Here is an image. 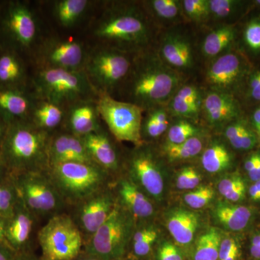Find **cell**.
I'll return each instance as SVG.
<instances>
[{"instance_id": "1", "label": "cell", "mask_w": 260, "mask_h": 260, "mask_svg": "<svg viewBox=\"0 0 260 260\" xmlns=\"http://www.w3.org/2000/svg\"><path fill=\"white\" fill-rule=\"evenodd\" d=\"M88 26L95 44L133 55L150 50L153 39L154 23L141 2H104Z\"/></svg>"}, {"instance_id": "2", "label": "cell", "mask_w": 260, "mask_h": 260, "mask_svg": "<svg viewBox=\"0 0 260 260\" xmlns=\"http://www.w3.org/2000/svg\"><path fill=\"white\" fill-rule=\"evenodd\" d=\"M181 83L180 74L150 49L134 56L129 74L116 93V99L135 104L145 112L167 105Z\"/></svg>"}, {"instance_id": "3", "label": "cell", "mask_w": 260, "mask_h": 260, "mask_svg": "<svg viewBox=\"0 0 260 260\" xmlns=\"http://www.w3.org/2000/svg\"><path fill=\"white\" fill-rule=\"evenodd\" d=\"M51 135L29 120L10 123L0 154V164L11 175L49 171Z\"/></svg>"}, {"instance_id": "4", "label": "cell", "mask_w": 260, "mask_h": 260, "mask_svg": "<svg viewBox=\"0 0 260 260\" xmlns=\"http://www.w3.org/2000/svg\"><path fill=\"white\" fill-rule=\"evenodd\" d=\"M37 13L27 2L0 3V46L31 57L41 41Z\"/></svg>"}, {"instance_id": "5", "label": "cell", "mask_w": 260, "mask_h": 260, "mask_svg": "<svg viewBox=\"0 0 260 260\" xmlns=\"http://www.w3.org/2000/svg\"><path fill=\"white\" fill-rule=\"evenodd\" d=\"M30 88L36 97L65 108L79 101L95 99L98 94L83 70L37 69Z\"/></svg>"}, {"instance_id": "6", "label": "cell", "mask_w": 260, "mask_h": 260, "mask_svg": "<svg viewBox=\"0 0 260 260\" xmlns=\"http://www.w3.org/2000/svg\"><path fill=\"white\" fill-rule=\"evenodd\" d=\"M134 56L102 44L89 47L83 71L97 94L116 96L129 74Z\"/></svg>"}, {"instance_id": "7", "label": "cell", "mask_w": 260, "mask_h": 260, "mask_svg": "<svg viewBox=\"0 0 260 260\" xmlns=\"http://www.w3.org/2000/svg\"><path fill=\"white\" fill-rule=\"evenodd\" d=\"M49 174L68 207L104 188L114 178L95 164L68 162L49 168Z\"/></svg>"}, {"instance_id": "8", "label": "cell", "mask_w": 260, "mask_h": 260, "mask_svg": "<svg viewBox=\"0 0 260 260\" xmlns=\"http://www.w3.org/2000/svg\"><path fill=\"white\" fill-rule=\"evenodd\" d=\"M136 220L119 203L105 223L84 244L83 251L100 260L127 256Z\"/></svg>"}, {"instance_id": "9", "label": "cell", "mask_w": 260, "mask_h": 260, "mask_svg": "<svg viewBox=\"0 0 260 260\" xmlns=\"http://www.w3.org/2000/svg\"><path fill=\"white\" fill-rule=\"evenodd\" d=\"M122 174L154 203L164 200L167 192V174L160 155L151 144L137 145L124 153Z\"/></svg>"}, {"instance_id": "10", "label": "cell", "mask_w": 260, "mask_h": 260, "mask_svg": "<svg viewBox=\"0 0 260 260\" xmlns=\"http://www.w3.org/2000/svg\"><path fill=\"white\" fill-rule=\"evenodd\" d=\"M11 176L24 205L41 222L67 213L68 205L51 180L49 171Z\"/></svg>"}, {"instance_id": "11", "label": "cell", "mask_w": 260, "mask_h": 260, "mask_svg": "<svg viewBox=\"0 0 260 260\" xmlns=\"http://www.w3.org/2000/svg\"><path fill=\"white\" fill-rule=\"evenodd\" d=\"M37 242L42 260H72L83 250V236L70 215H56L41 226Z\"/></svg>"}, {"instance_id": "12", "label": "cell", "mask_w": 260, "mask_h": 260, "mask_svg": "<svg viewBox=\"0 0 260 260\" xmlns=\"http://www.w3.org/2000/svg\"><path fill=\"white\" fill-rule=\"evenodd\" d=\"M98 109L106 127L116 141L128 142L135 146L143 144L141 124L144 111L138 106L107 94H98Z\"/></svg>"}, {"instance_id": "13", "label": "cell", "mask_w": 260, "mask_h": 260, "mask_svg": "<svg viewBox=\"0 0 260 260\" xmlns=\"http://www.w3.org/2000/svg\"><path fill=\"white\" fill-rule=\"evenodd\" d=\"M89 47L80 41L50 37L43 39L31 56L37 69L83 70Z\"/></svg>"}, {"instance_id": "14", "label": "cell", "mask_w": 260, "mask_h": 260, "mask_svg": "<svg viewBox=\"0 0 260 260\" xmlns=\"http://www.w3.org/2000/svg\"><path fill=\"white\" fill-rule=\"evenodd\" d=\"M117 203L112 184L68 207L67 213L81 233L84 244L105 223Z\"/></svg>"}, {"instance_id": "15", "label": "cell", "mask_w": 260, "mask_h": 260, "mask_svg": "<svg viewBox=\"0 0 260 260\" xmlns=\"http://www.w3.org/2000/svg\"><path fill=\"white\" fill-rule=\"evenodd\" d=\"M41 223L19 198L13 214L6 219L5 242L16 253L32 251Z\"/></svg>"}, {"instance_id": "16", "label": "cell", "mask_w": 260, "mask_h": 260, "mask_svg": "<svg viewBox=\"0 0 260 260\" xmlns=\"http://www.w3.org/2000/svg\"><path fill=\"white\" fill-rule=\"evenodd\" d=\"M81 139L94 164L102 168L114 179L122 174L124 153L119 151L115 138L105 126L82 137Z\"/></svg>"}, {"instance_id": "17", "label": "cell", "mask_w": 260, "mask_h": 260, "mask_svg": "<svg viewBox=\"0 0 260 260\" xmlns=\"http://www.w3.org/2000/svg\"><path fill=\"white\" fill-rule=\"evenodd\" d=\"M113 188L118 203L132 214L136 223L153 220L156 214L155 203L125 174L114 179Z\"/></svg>"}, {"instance_id": "18", "label": "cell", "mask_w": 260, "mask_h": 260, "mask_svg": "<svg viewBox=\"0 0 260 260\" xmlns=\"http://www.w3.org/2000/svg\"><path fill=\"white\" fill-rule=\"evenodd\" d=\"M157 54L162 62L179 73L194 67V52L191 41L175 30L164 34Z\"/></svg>"}, {"instance_id": "19", "label": "cell", "mask_w": 260, "mask_h": 260, "mask_svg": "<svg viewBox=\"0 0 260 260\" xmlns=\"http://www.w3.org/2000/svg\"><path fill=\"white\" fill-rule=\"evenodd\" d=\"M165 222L173 240L187 256L201 225L200 214L188 208L176 207L168 210Z\"/></svg>"}, {"instance_id": "20", "label": "cell", "mask_w": 260, "mask_h": 260, "mask_svg": "<svg viewBox=\"0 0 260 260\" xmlns=\"http://www.w3.org/2000/svg\"><path fill=\"white\" fill-rule=\"evenodd\" d=\"M96 98L79 101L67 107L61 129L82 138L104 126Z\"/></svg>"}, {"instance_id": "21", "label": "cell", "mask_w": 260, "mask_h": 260, "mask_svg": "<svg viewBox=\"0 0 260 260\" xmlns=\"http://www.w3.org/2000/svg\"><path fill=\"white\" fill-rule=\"evenodd\" d=\"M49 162V168L68 162L94 164L81 138L61 129L51 135Z\"/></svg>"}, {"instance_id": "22", "label": "cell", "mask_w": 260, "mask_h": 260, "mask_svg": "<svg viewBox=\"0 0 260 260\" xmlns=\"http://www.w3.org/2000/svg\"><path fill=\"white\" fill-rule=\"evenodd\" d=\"M242 75L243 64L239 56L234 53H225L211 63L207 71L206 81L213 90L231 94Z\"/></svg>"}, {"instance_id": "23", "label": "cell", "mask_w": 260, "mask_h": 260, "mask_svg": "<svg viewBox=\"0 0 260 260\" xmlns=\"http://www.w3.org/2000/svg\"><path fill=\"white\" fill-rule=\"evenodd\" d=\"M31 88L0 85V117L8 124L15 121L28 120L35 103Z\"/></svg>"}, {"instance_id": "24", "label": "cell", "mask_w": 260, "mask_h": 260, "mask_svg": "<svg viewBox=\"0 0 260 260\" xmlns=\"http://www.w3.org/2000/svg\"><path fill=\"white\" fill-rule=\"evenodd\" d=\"M202 111L210 125L215 127L229 124L240 114L239 104L232 94L215 90L205 95Z\"/></svg>"}, {"instance_id": "25", "label": "cell", "mask_w": 260, "mask_h": 260, "mask_svg": "<svg viewBox=\"0 0 260 260\" xmlns=\"http://www.w3.org/2000/svg\"><path fill=\"white\" fill-rule=\"evenodd\" d=\"M30 83L25 57L13 49L0 46V85L30 88Z\"/></svg>"}, {"instance_id": "26", "label": "cell", "mask_w": 260, "mask_h": 260, "mask_svg": "<svg viewBox=\"0 0 260 260\" xmlns=\"http://www.w3.org/2000/svg\"><path fill=\"white\" fill-rule=\"evenodd\" d=\"M212 213L215 223L232 232L245 230L254 218V210L251 208L225 200L217 202Z\"/></svg>"}, {"instance_id": "27", "label": "cell", "mask_w": 260, "mask_h": 260, "mask_svg": "<svg viewBox=\"0 0 260 260\" xmlns=\"http://www.w3.org/2000/svg\"><path fill=\"white\" fill-rule=\"evenodd\" d=\"M160 240V230L153 220L136 223L127 257L133 260L151 259L154 248Z\"/></svg>"}, {"instance_id": "28", "label": "cell", "mask_w": 260, "mask_h": 260, "mask_svg": "<svg viewBox=\"0 0 260 260\" xmlns=\"http://www.w3.org/2000/svg\"><path fill=\"white\" fill-rule=\"evenodd\" d=\"M65 111V108L55 103L36 97L28 120L39 129L52 134L62 127Z\"/></svg>"}, {"instance_id": "29", "label": "cell", "mask_w": 260, "mask_h": 260, "mask_svg": "<svg viewBox=\"0 0 260 260\" xmlns=\"http://www.w3.org/2000/svg\"><path fill=\"white\" fill-rule=\"evenodd\" d=\"M93 3L90 0L53 1V17L62 28H74L88 15Z\"/></svg>"}, {"instance_id": "30", "label": "cell", "mask_w": 260, "mask_h": 260, "mask_svg": "<svg viewBox=\"0 0 260 260\" xmlns=\"http://www.w3.org/2000/svg\"><path fill=\"white\" fill-rule=\"evenodd\" d=\"M141 124L143 143L151 144V142L167 133L170 127V112L167 105L159 106L145 111Z\"/></svg>"}, {"instance_id": "31", "label": "cell", "mask_w": 260, "mask_h": 260, "mask_svg": "<svg viewBox=\"0 0 260 260\" xmlns=\"http://www.w3.org/2000/svg\"><path fill=\"white\" fill-rule=\"evenodd\" d=\"M233 155L225 144L219 140H213L205 146L200 157V162L205 172L209 174H220L232 167Z\"/></svg>"}, {"instance_id": "32", "label": "cell", "mask_w": 260, "mask_h": 260, "mask_svg": "<svg viewBox=\"0 0 260 260\" xmlns=\"http://www.w3.org/2000/svg\"><path fill=\"white\" fill-rule=\"evenodd\" d=\"M143 8L153 20L160 23L175 24L186 18L182 1L179 0H149L141 2Z\"/></svg>"}, {"instance_id": "33", "label": "cell", "mask_w": 260, "mask_h": 260, "mask_svg": "<svg viewBox=\"0 0 260 260\" xmlns=\"http://www.w3.org/2000/svg\"><path fill=\"white\" fill-rule=\"evenodd\" d=\"M222 238L218 229L209 228L196 239L189 251L187 260H218Z\"/></svg>"}, {"instance_id": "34", "label": "cell", "mask_w": 260, "mask_h": 260, "mask_svg": "<svg viewBox=\"0 0 260 260\" xmlns=\"http://www.w3.org/2000/svg\"><path fill=\"white\" fill-rule=\"evenodd\" d=\"M235 30L232 25H222L209 32L202 44V52L208 59L217 58L232 45Z\"/></svg>"}, {"instance_id": "35", "label": "cell", "mask_w": 260, "mask_h": 260, "mask_svg": "<svg viewBox=\"0 0 260 260\" xmlns=\"http://www.w3.org/2000/svg\"><path fill=\"white\" fill-rule=\"evenodd\" d=\"M205 148L204 138L203 135H199L180 144L165 143L162 147V153L169 162H182L198 156L203 153Z\"/></svg>"}, {"instance_id": "36", "label": "cell", "mask_w": 260, "mask_h": 260, "mask_svg": "<svg viewBox=\"0 0 260 260\" xmlns=\"http://www.w3.org/2000/svg\"><path fill=\"white\" fill-rule=\"evenodd\" d=\"M224 136L233 148L242 151L250 150L257 144L255 133L242 121H233L228 124Z\"/></svg>"}, {"instance_id": "37", "label": "cell", "mask_w": 260, "mask_h": 260, "mask_svg": "<svg viewBox=\"0 0 260 260\" xmlns=\"http://www.w3.org/2000/svg\"><path fill=\"white\" fill-rule=\"evenodd\" d=\"M217 189L224 200L230 203L237 204L245 199V181L239 174H230L220 179L217 184Z\"/></svg>"}, {"instance_id": "38", "label": "cell", "mask_w": 260, "mask_h": 260, "mask_svg": "<svg viewBox=\"0 0 260 260\" xmlns=\"http://www.w3.org/2000/svg\"><path fill=\"white\" fill-rule=\"evenodd\" d=\"M19 198L18 189L10 174L0 184V213L3 218L8 219L13 214Z\"/></svg>"}, {"instance_id": "39", "label": "cell", "mask_w": 260, "mask_h": 260, "mask_svg": "<svg viewBox=\"0 0 260 260\" xmlns=\"http://www.w3.org/2000/svg\"><path fill=\"white\" fill-rule=\"evenodd\" d=\"M199 135H201V130L198 126L187 119H181L170 126L168 129L166 143L180 144Z\"/></svg>"}, {"instance_id": "40", "label": "cell", "mask_w": 260, "mask_h": 260, "mask_svg": "<svg viewBox=\"0 0 260 260\" xmlns=\"http://www.w3.org/2000/svg\"><path fill=\"white\" fill-rule=\"evenodd\" d=\"M215 189L211 185H200L194 190L186 192L183 197L189 209H203L211 204L215 198Z\"/></svg>"}, {"instance_id": "41", "label": "cell", "mask_w": 260, "mask_h": 260, "mask_svg": "<svg viewBox=\"0 0 260 260\" xmlns=\"http://www.w3.org/2000/svg\"><path fill=\"white\" fill-rule=\"evenodd\" d=\"M168 109L172 116L189 121L198 119L202 112L201 109L191 105L190 103L176 93L169 102Z\"/></svg>"}, {"instance_id": "42", "label": "cell", "mask_w": 260, "mask_h": 260, "mask_svg": "<svg viewBox=\"0 0 260 260\" xmlns=\"http://www.w3.org/2000/svg\"><path fill=\"white\" fill-rule=\"evenodd\" d=\"M152 260H187L186 253L174 242L160 240L154 248Z\"/></svg>"}, {"instance_id": "43", "label": "cell", "mask_w": 260, "mask_h": 260, "mask_svg": "<svg viewBox=\"0 0 260 260\" xmlns=\"http://www.w3.org/2000/svg\"><path fill=\"white\" fill-rule=\"evenodd\" d=\"M182 7L186 18L195 23H203L210 17L209 0H184Z\"/></svg>"}, {"instance_id": "44", "label": "cell", "mask_w": 260, "mask_h": 260, "mask_svg": "<svg viewBox=\"0 0 260 260\" xmlns=\"http://www.w3.org/2000/svg\"><path fill=\"white\" fill-rule=\"evenodd\" d=\"M203 176L195 167L182 168L177 172L175 185L180 191H191L200 186Z\"/></svg>"}, {"instance_id": "45", "label": "cell", "mask_w": 260, "mask_h": 260, "mask_svg": "<svg viewBox=\"0 0 260 260\" xmlns=\"http://www.w3.org/2000/svg\"><path fill=\"white\" fill-rule=\"evenodd\" d=\"M240 2L236 0H209L210 16L217 20H223L237 11Z\"/></svg>"}, {"instance_id": "46", "label": "cell", "mask_w": 260, "mask_h": 260, "mask_svg": "<svg viewBox=\"0 0 260 260\" xmlns=\"http://www.w3.org/2000/svg\"><path fill=\"white\" fill-rule=\"evenodd\" d=\"M242 249L239 241L234 237L222 238L218 260H240Z\"/></svg>"}, {"instance_id": "47", "label": "cell", "mask_w": 260, "mask_h": 260, "mask_svg": "<svg viewBox=\"0 0 260 260\" xmlns=\"http://www.w3.org/2000/svg\"><path fill=\"white\" fill-rule=\"evenodd\" d=\"M244 40L251 51L260 52V19H253L246 25Z\"/></svg>"}, {"instance_id": "48", "label": "cell", "mask_w": 260, "mask_h": 260, "mask_svg": "<svg viewBox=\"0 0 260 260\" xmlns=\"http://www.w3.org/2000/svg\"><path fill=\"white\" fill-rule=\"evenodd\" d=\"M176 94L190 103L191 105L199 108L202 110L203 95L200 93V90L198 87L194 85H191V84L190 85H181Z\"/></svg>"}, {"instance_id": "49", "label": "cell", "mask_w": 260, "mask_h": 260, "mask_svg": "<svg viewBox=\"0 0 260 260\" xmlns=\"http://www.w3.org/2000/svg\"><path fill=\"white\" fill-rule=\"evenodd\" d=\"M249 93L254 100L260 102V70L256 72L251 78Z\"/></svg>"}, {"instance_id": "50", "label": "cell", "mask_w": 260, "mask_h": 260, "mask_svg": "<svg viewBox=\"0 0 260 260\" xmlns=\"http://www.w3.org/2000/svg\"><path fill=\"white\" fill-rule=\"evenodd\" d=\"M249 253L253 259L260 260V233H256L251 237Z\"/></svg>"}, {"instance_id": "51", "label": "cell", "mask_w": 260, "mask_h": 260, "mask_svg": "<svg viewBox=\"0 0 260 260\" xmlns=\"http://www.w3.org/2000/svg\"><path fill=\"white\" fill-rule=\"evenodd\" d=\"M17 253L7 244H0V260H13Z\"/></svg>"}, {"instance_id": "52", "label": "cell", "mask_w": 260, "mask_h": 260, "mask_svg": "<svg viewBox=\"0 0 260 260\" xmlns=\"http://www.w3.org/2000/svg\"><path fill=\"white\" fill-rule=\"evenodd\" d=\"M8 123L0 117V154H1L2 148L4 143L5 136L8 128Z\"/></svg>"}, {"instance_id": "53", "label": "cell", "mask_w": 260, "mask_h": 260, "mask_svg": "<svg viewBox=\"0 0 260 260\" xmlns=\"http://www.w3.org/2000/svg\"><path fill=\"white\" fill-rule=\"evenodd\" d=\"M13 260H42V258L38 257L34 254L32 251H28V252L17 253Z\"/></svg>"}, {"instance_id": "54", "label": "cell", "mask_w": 260, "mask_h": 260, "mask_svg": "<svg viewBox=\"0 0 260 260\" xmlns=\"http://www.w3.org/2000/svg\"><path fill=\"white\" fill-rule=\"evenodd\" d=\"M248 177L253 182H256V181H260V155L259 159H258L257 164L253 169L252 172L250 174H248Z\"/></svg>"}, {"instance_id": "55", "label": "cell", "mask_w": 260, "mask_h": 260, "mask_svg": "<svg viewBox=\"0 0 260 260\" xmlns=\"http://www.w3.org/2000/svg\"><path fill=\"white\" fill-rule=\"evenodd\" d=\"M249 195L252 201L256 202V203L260 202V192L254 183L249 188Z\"/></svg>"}, {"instance_id": "56", "label": "cell", "mask_w": 260, "mask_h": 260, "mask_svg": "<svg viewBox=\"0 0 260 260\" xmlns=\"http://www.w3.org/2000/svg\"><path fill=\"white\" fill-rule=\"evenodd\" d=\"M252 122L258 134L260 133V106L254 111L252 115Z\"/></svg>"}, {"instance_id": "57", "label": "cell", "mask_w": 260, "mask_h": 260, "mask_svg": "<svg viewBox=\"0 0 260 260\" xmlns=\"http://www.w3.org/2000/svg\"><path fill=\"white\" fill-rule=\"evenodd\" d=\"M5 224H6V219L0 218V244H7L5 237Z\"/></svg>"}, {"instance_id": "58", "label": "cell", "mask_w": 260, "mask_h": 260, "mask_svg": "<svg viewBox=\"0 0 260 260\" xmlns=\"http://www.w3.org/2000/svg\"><path fill=\"white\" fill-rule=\"evenodd\" d=\"M72 260H100L95 257V256L90 255L88 253L85 252V251H82L81 253L75 257V259Z\"/></svg>"}, {"instance_id": "59", "label": "cell", "mask_w": 260, "mask_h": 260, "mask_svg": "<svg viewBox=\"0 0 260 260\" xmlns=\"http://www.w3.org/2000/svg\"><path fill=\"white\" fill-rule=\"evenodd\" d=\"M10 175L7 169L0 164V184Z\"/></svg>"}, {"instance_id": "60", "label": "cell", "mask_w": 260, "mask_h": 260, "mask_svg": "<svg viewBox=\"0 0 260 260\" xmlns=\"http://www.w3.org/2000/svg\"><path fill=\"white\" fill-rule=\"evenodd\" d=\"M254 184H255L256 188L260 192V181H256V182H254Z\"/></svg>"}, {"instance_id": "61", "label": "cell", "mask_w": 260, "mask_h": 260, "mask_svg": "<svg viewBox=\"0 0 260 260\" xmlns=\"http://www.w3.org/2000/svg\"><path fill=\"white\" fill-rule=\"evenodd\" d=\"M116 260H133V259H130V258L127 257V256H126V257L121 258V259H116Z\"/></svg>"}, {"instance_id": "62", "label": "cell", "mask_w": 260, "mask_h": 260, "mask_svg": "<svg viewBox=\"0 0 260 260\" xmlns=\"http://www.w3.org/2000/svg\"><path fill=\"white\" fill-rule=\"evenodd\" d=\"M258 135H259V138H260V133H259V134H258Z\"/></svg>"}, {"instance_id": "63", "label": "cell", "mask_w": 260, "mask_h": 260, "mask_svg": "<svg viewBox=\"0 0 260 260\" xmlns=\"http://www.w3.org/2000/svg\"><path fill=\"white\" fill-rule=\"evenodd\" d=\"M146 260H152L151 259H146Z\"/></svg>"}, {"instance_id": "64", "label": "cell", "mask_w": 260, "mask_h": 260, "mask_svg": "<svg viewBox=\"0 0 260 260\" xmlns=\"http://www.w3.org/2000/svg\"><path fill=\"white\" fill-rule=\"evenodd\" d=\"M0 3H1V2H0Z\"/></svg>"}]
</instances>
